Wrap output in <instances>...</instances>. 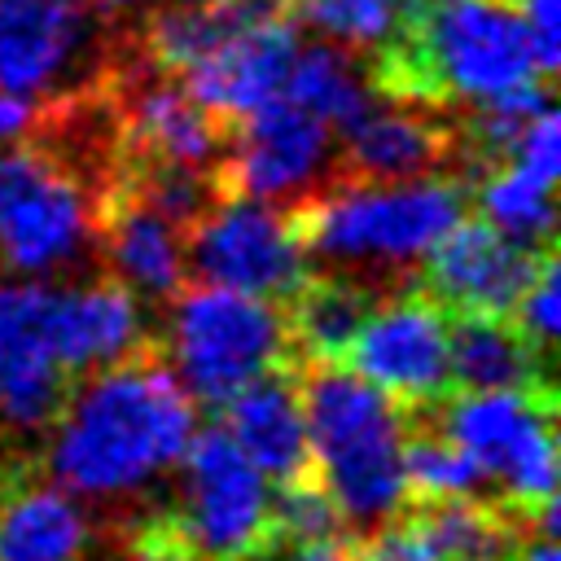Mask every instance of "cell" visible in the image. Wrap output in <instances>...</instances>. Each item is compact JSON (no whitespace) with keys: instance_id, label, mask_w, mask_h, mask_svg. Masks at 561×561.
<instances>
[{"instance_id":"d590c367","label":"cell","mask_w":561,"mask_h":561,"mask_svg":"<svg viewBox=\"0 0 561 561\" xmlns=\"http://www.w3.org/2000/svg\"><path fill=\"white\" fill-rule=\"evenodd\" d=\"M513 561H561V552H557V535H543V530L530 526L526 539L517 543Z\"/></svg>"},{"instance_id":"6da1fadb","label":"cell","mask_w":561,"mask_h":561,"mask_svg":"<svg viewBox=\"0 0 561 561\" xmlns=\"http://www.w3.org/2000/svg\"><path fill=\"white\" fill-rule=\"evenodd\" d=\"M197 403L158 359H123L66 390L48 425V473L70 495L136 500L175 473Z\"/></svg>"},{"instance_id":"8d00e7d4","label":"cell","mask_w":561,"mask_h":561,"mask_svg":"<svg viewBox=\"0 0 561 561\" xmlns=\"http://www.w3.org/2000/svg\"><path fill=\"white\" fill-rule=\"evenodd\" d=\"M101 18H123V13H131V9H140L145 0H88Z\"/></svg>"},{"instance_id":"f1b7e54d","label":"cell","mask_w":561,"mask_h":561,"mask_svg":"<svg viewBox=\"0 0 561 561\" xmlns=\"http://www.w3.org/2000/svg\"><path fill=\"white\" fill-rule=\"evenodd\" d=\"M272 530L294 539H329L342 535V513L316 478H298L272 495Z\"/></svg>"},{"instance_id":"836d02e7","label":"cell","mask_w":561,"mask_h":561,"mask_svg":"<svg viewBox=\"0 0 561 561\" xmlns=\"http://www.w3.org/2000/svg\"><path fill=\"white\" fill-rule=\"evenodd\" d=\"M526 35H530V48L539 57V70L552 75L561 66V0H517L513 4Z\"/></svg>"},{"instance_id":"ba28073f","label":"cell","mask_w":561,"mask_h":561,"mask_svg":"<svg viewBox=\"0 0 561 561\" xmlns=\"http://www.w3.org/2000/svg\"><path fill=\"white\" fill-rule=\"evenodd\" d=\"M184 259L202 285H224L272 302L289 298L311 276L294 215L250 193L210 202L184 232Z\"/></svg>"},{"instance_id":"83f0119b","label":"cell","mask_w":561,"mask_h":561,"mask_svg":"<svg viewBox=\"0 0 561 561\" xmlns=\"http://www.w3.org/2000/svg\"><path fill=\"white\" fill-rule=\"evenodd\" d=\"M403 478H408V495L425 500H465L478 495L482 473L478 465L438 430H408L403 443Z\"/></svg>"},{"instance_id":"603a6c76","label":"cell","mask_w":561,"mask_h":561,"mask_svg":"<svg viewBox=\"0 0 561 561\" xmlns=\"http://www.w3.org/2000/svg\"><path fill=\"white\" fill-rule=\"evenodd\" d=\"M377 88H381L377 70H368L359 61V53L316 39V44H298L280 96H289L294 105H302L307 114H316L320 123L342 131L377 96Z\"/></svg>"},{"instance_id":"2e32d148","label":"cell","mask_w":561,"mask_h":561,"mask_svg":"<svg viewBox=\"0 0 561 561\" xmlns=\"http://www.w3.org/2000/svg\"><path fill=\"white\" fill-rule=\"evenodd\" d=\"M145 311L140 298L118 280H75L57 285L48 298V346L66 377H88L96 368L140 355Z\"/></svg>"},{"instance_id":"ac0fdd59","label":"cell","mask_w":561,"mask_h":561,"mask_svg":"<svg viewBox=\"0 0 561 561\" xmlns=\"http://www.w3.org/2000/svg\"><path fill=\"white\" fill-rule=\"evenodd\" d=\"M342 167L355 180H412L443 167L451 153V136L443 123H434L416 96L377 92L342 131Z\"/></svg>"},{"instance_id":"7402d4cb","label":"cell","mask_w":561,"mask_h":561,"mask_svg":"<svg viewBox=\"0 0 561 561\" xmlns=\"http://www.w3.org/2000/svg\"><path fill=\"white\" fill-rule=\"evenodd\" d=\"M539 346L526 342L508 316H482L465 311L451 320L447 333V364L451 381L460 390H500V386H548V373L539 368Z\"/></svg>"},{"instance_id":"e575fe53","label":"cell","mask_w":561,"mask_h":561,"mask_svg":"<svg viewBox=\"0 0 561 561\" xmlns=\"http://www.w3.org/2000/svg\"><path fill=\"white\" fill-rule=\"evenodd\" d=\"M31 123H35V110H31L26 101H18V96L0 92V149H4V145H13Z\"/></svg>"},{"instance_id":"4316f807","label":"cell","mask_w":561,"mask_h":561,"mask_svg":"<svg viewBox=\"0 0 561 561\" xmlns=\"http://www.w3.org/2000/svg\"><path fill=\"white\" fill-rule=\"evenodd\" d=\"M298 18L316 26L320 39L351 53H381L408 26L394 0H298Z\"/></svg>"},{"instance_id":"7a4b0ae2","label":"cell","mask_w":561,"mask_h":561,"mask_svg":"<svg viewBox=\"0 0 561 561\" xmlns=\"http://www.w3.org/2000/svg\"><path fill=\"white\" fill-rule=\"evenodd\" d=\"M298 386L311 443V478L337 504L342 526L377 530L394 522L412 500L403 478L408 421L399 399L342 364H316Z\"/></svg>"},{"instance_id":"277c9868","label":"cell","mask_w":561,"mask_h":561,"mask_svg":"<svg viewBox=\"0 0 561 561\" xmlns=\"http://www.w3.org/2000/svg\"><path fill=\"white\" fill-rule=\"evenodd\" d=\"M460 219L465 188L438 171L412 180H351L333 193H311L294 210L307 259L333 272L416 267Z\"/></svg>"},{"instance_id":"3957f363","label":"cell","mask_w":561,"mask_h":561,"mask_svg":"<svg viewBox=\"0 0 561 561\" xmlns=\"http://www.w3.org/2000/svg\"><path fill=\"white\" fill-rule=\"evenodd\" d=\"M377 83L399 96L482 105L548 79L530 35L504 0H425L403 35L381 48Z\"/></svg>"},{"instance_id":"ffe728a7","label":"cell","mask_w":561,"mask_h":561,"mask_svg":"<svg viewBox=\"0 0 561 561\" xmlns=\"http://www.w3.org/2000/svg\"><path fill=\"white\" fill-rule=\"evenodd\" d=\"M110 272L136 298H175L188 280L184 228L140 202L127 188H110L101 197V232Z\"/></svg>"},{"instance_id":"1f68e13d","label":"cell","mask_w":561,"mask_h":561,"mask_svg":"<svg viewBox=\"0 0 561 561\" xmlns=\"http://www.w3.org/2000/svg\"><path fill=\"white\" fill-rule=\"evenodd\" d=\"M237 561H355V552L346 548L342 535L329 539H294L280 530H267L250 552H241Z\"/></svg>"},{"instance_id":"f546056e","label":"cell","mask_w":561,"mask_h":561,"mask_svg":"<svg viewBox=\"0 0 561 561\" xmlns=\"http://www.w3.org/2000/svg\"><path fill=\"white\" fill-rule=\"evenodd\" d=\"M561 272H557V259H552V250L543 254V263H539V272L530 276V285L522 289V298L513 302V324L526 333V342H535L539 351H548L552 342H557V329H561V298H557V280Z\"/></svg>"},{"instance_id":"d4e9b609","label":"cell","mask_w":561,"mask_h":561,"mask_svg":"<svg viewBox=\"0 0 561 561\" xmlns=\"http://www.w3.org/2000/svg\"><path fill=\"white\" fill-rule=\"evenodd\" d=\"M438 561H513L517 552V526L478 504L473 495L465 500H425L421 513H412Z\"/></svg>"},{"instance_id":"7c38bea8","label":"cell","mask_w":561,"mask_h":561,"mask_svg":"<svg viewBox=\"0 0 561 561\" xmlns=\"http://www.w3.org/2000/svg\"><path fill=\"white\" fill-rule=\"evenodd\" d=\"M294 53L298 22L280 9V0H250L175 79L215 118H241L280 96Z\"/></svg>"},{"instance_id":"4fadbf2b","label":"cell","mask_w":561,"mask_h":561,"mask_svg":"<svg viewBox=\"0 0 561 561\" xmlns=\"http://www.w3.org/2000/svg\"><path fill=\"white\" fill-rule=\"evenodd\" d=\"M447 333L451 320L438 298L399 294L390 302L368 307L342 359L399 403H434L451 386Z\"/></svg>"},{"instance_id":"484cf974","label":"cell","mask_w":561,"mask_h":561,"mask_svg":"<svg viewBox=\"0 0 561 561\" xmlns=\"http://www.w3.org/2000/svg\"><path fill=\"white\" fill-rule=\"evenodd\" d=\"M482 184H478V210L482 219L513 237L517 245H530V250H548L552 241V228H557V206H552V184L530 175L526 167L517 162H495V167H482Z\"/></svg>"},{"instance_id":"d6986e66","label":"cell","mask_w":561,"mask_h":561,"mask_svg":"<svg viewBox=\"0 0 561 561\" xmlns=\"http://www.w3.org/2000/svg\"><path fill=\"white\" fill-rule=\"evenodd\" d=\"M224 118H215L180 79H140L123 96V131L136 162H167L219 175L224 162Z\"/></svg>"},{"instance_id":"e0dca14e","label":"cell","mask_w":561,"mask_h":561,"mask_svg":"<svg viewBox=\"0 0 561 561\" xmlns=\"http://www.w3.org/2000/svg\"><path fill=\"white\" fill-rule=\"evenodd\" d=\"M224 434L241 447V456L272 482H298L311 478V443H307V416H302V386L285 368H267L254 381H245L224 403Z\"/></svg>"},{"instance_id":"4dcf8cb0","label":"cell","mask_w":561,"mask_h":561,"mask_svg":"<svg viewBox=\"0 0 561 561\" xmlns=\"http://www.w3.org/2000/svg\"><path fill=\"white\" fill-rule=\"evenodd\" d=\"M504 162H517V167H526L530 175L557 184V175H561V123H557V110H552V105H543V110L526 123V131L517 136V145H513V153H508Z\"/></svg>"},{"instance_id":"cb8c5ba5","label":"cell","mask_w":561,"mask_h":561,"mask_svg":"<svg viewBox=\"0 0 561 561\" xmlns=\"http://www.w3.org/2000/svg\"><path fill=\"white\" fill-rule=\"evenodd\" d=\"M289 298H294V307L285 316L289 346L302 351L311 364H337L373 307L368 285L351 272L307 276Z\"/></svg>"},{"instance_id":"52a82bcc","label":"cell","mask_w":561,"mask_h":561,"mask_svg":"<svg viewBox=\"0 0 561 561\" xmlns=\"http://www.w3.org/2000/svg\"><path fill=\"white\" fill-rule=\"evenodd\" d=\"M434 430L451 438L482 473L495 482L526 522L557 500V438H552V394L548 386H500L460 390L443 403Z\"/></svg>"},{"instance_id":"5bb4252c","label":"cell","mask_w":561,"mask_h":561,"mask_svg":"<svg viewBox=\"0 0 561 561\" xmlns=\"http://www.w3.org/2000/svg\"><path fill=\"white\" fill-rule=\"evenodd\" d=\"M53 280H0V438L44 434L70 390L48 346Z\"/></svg>"},{"instance_id":"74e56055","label":"cell","mask_w":561,"mask_h":561,"mask_svg":"<svg viewBox=\"0 0 561 561\" xmlns=\"http://www.w3.org/2000/svg\"><path fill=\"white\" fill-rule=\"evenodd\" d=\"M394 4H399V9H403V18L412 22V18L421 13V4H425V0H394Z\"/></svg>"},{"instance_id":"9a60e30c","label":"cell","mask_w":561,"mask_h":561,"mask_svg":"<svg viewBox=\"0 0 561 561\" xmlns=\"http://www.w3.org/2000/svg\"><path fill=\"white\" fill-rule=\"evenodd\" d=\"M548 250L517 245L513 237L495 232L486 219H460L443 232V241L425 254L430 298L451 311H482L508 316L530 276L539 272Z\"/></svg>"},{"instance_id":"5b68a950","label":"cell","mask_w":561,"mask_h":561,"mask_svg":"<svg viewBox=\"0 0 561 561\" xmlns=\"http://www.w3.org/2000/svg\"><path fill=\"white\" fill-rule=\"evenodd\" d=\"M285 311L272 298L237 294L224 285L180 289L167 316V355L175 381L193 403H224L245 381L280 368L289 355Z\"/></svg>"},{"instance_id":"44dd1931","label":"cell","mask_w":561,"mask_h":561,"mask_svg":"<svg viewBox=\"0 0 561 561\" xmlns=\"http://www.w3.org/2000/svg\"><path fill=\"white\" fill-rule=\"evenodd\" d=\"M92 522L57 482H26L0 500V561H83Z\"/></svg>"},{"instance_id":"30bf717a","label":"cell","mask_w":561,"mask_h":561,"mask_svg":"<svg viewBox=\"0 0 561 561\" xmlns=\"http://www.w3.org/2000/svg\"><path fill=\"white\" fill-rule=\"evenodd\" d=\"M101 22L88 0H0V92L26 105L75 101L101 66Z\"/></svg>"},{"instance_id":"8992f818","label":"cell","mask_w":561,"mask_h":561,"mask_svg":"<svg viewBox=\"0 0 561 561\" xmlns=\"http://www.w3.org/2000/svg\"><path fill=\"white\" fill-rule=\"evenodd\" d=\"M101 232V197L48 149H0V263L53 280L88 263Z\"/></svg>"},{"instance_id":"d6a6232c","label":"cell","mask_w":561,"mask_h":561,"mask_svg":"<svg viewBox=\"0 0 561 561\" xmlns=\"http://www.w3.org/2000/svg\"><path fill=\"white\" fill-rule=\"evenodd\" d=\"M355 561H438V552L430 548V539L421 535V526L408 522H386L368 535V543L355 552Z\"/></svg>"},{"instance_id":"8fae6325","label":"cell","mask_w":561,"mask_h":561,"mask_svg":"<svg viewBox=\"0 0 561 561\" xmlns=\"http://www.w3.org/2000/svg\"><path fill=\"white\" fill-rule=\"evenodd\" d=\"M237 123L241 127L219 162V184L232 193L263 202H307L337 167V131L289 96H272Z\"/></svg>"},{"instance_id":"9c48e42d","label":"cell","mask_w":561,"mask_h":561,"mask_svg":"<svg viewBox=\"0 0 561 561\" xmlns=\"http://www.w3.org/2000/svg\"><path fill=\"white\" fill-rule=\"evenodd\" d=\"M175 530L202 561H237L272 530V482L219 430H193L180 456Z\"/></svg>"}]
</instances>
